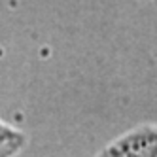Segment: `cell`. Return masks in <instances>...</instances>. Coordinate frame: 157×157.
Returning a JSON list of instances; mask_svg holds the SVG:
<instances>
[{"mask_svg": "<svg viewBox=\"0 0 157 157\" xmlns=\"http://www.w3.org/2000/svg\"><path fill=\"white\" fill-rule=\"evenodd\" d=\"M25 146V134L0 119V157H13Z\"/></svg>", "mask_w": 157, "mask_h": 157, "instance_id": "7a4b0ae2", "label": "cell"}, {"mask_svg": "<svg viewBox=\"0 0 157 157\" xmlns=\"http://www.w3.org/2000/svg\"><path fill=\"white\" fill-rule=\"evenodd\" d=\"M98 157H157V129L131 131Z\"/></svg>", "mask_w": 157, "mask_h": 157, "instance_id": "6da1fadb", "label": "cell"}]
</instances>
